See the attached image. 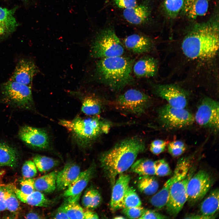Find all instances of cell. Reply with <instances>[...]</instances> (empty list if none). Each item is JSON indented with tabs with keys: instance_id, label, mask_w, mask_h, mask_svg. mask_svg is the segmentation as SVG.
I'll return each mask as SVG.
<instances>
[{
	"instance_id": "obj_1",
	"label": "cell",
	"mask_w": 219,
	"mask_h": 219,
	"mask_svg": "<svg viewBox=\"0 0 219 219\" xmlns=\"http://www.w3.org/2000/svg\"><path fill=\"white\" fill-rule=\"evenodd\" d=\"M219 44L218 20L212 19L195 25L183 39L181 49L189 59L207 61L216 56Z\"/></svg>"
},
{
	"instance_id": "obj_2",
	"label": "cell",
	"mask_w": 219,
	"mask_h": 219,
	"mask_svg": "<svg viewBox=\"0 0 219 219\" xmlns=\"http://www.w3.org/2000/svg\"><path fill=\"white\" fill-rule=\"evenodd\" d=\"M145 148L143 139L135 136L121 140L101 154L99 158L101 167L112 186L117 176L130 168Z\"/></svg>"
},
{
	"instance_id": "obj_3",
	"label": "cell",
	"mask_w": 219,
	"mask_h": 219,
	"mask_svg": "<svg viewBox=\"0 0 219 219\" xmlns=\"http://www.w3.org/2000/svg\"><path fill=\"white\" fill-rule=\"evenodd\" d=\"M134 60L122 56L99 59L95 75L102 84L118 90L131 83Z\"/></svg>"
},
{
	"instance_id": "obj_4",
	"label": "cell",
	"mask_w": 219,
	"mask_h": 219,
	"mask_svg": "<svg viewBox=\"0 0 219 219\" xmlns=\"http://www.w3.org/2000/svg\"><path fill=\"white\" fill-rule=\"evenodd\" d=\"M59 123L71 133L82 147L87 146L101 134L108 133L110 127L109 122L97 117L61 120Z\"/></svg>"
},
{
	"instance_id": "obj_5",
	"label": "cell",
	"mask_w": 219,
	"mask_h": 219,
	"mask_svg": "<svg viewBox=\"0 0 219 219\" xmlns=\"http://www.w3.org/2000/svg\"><path fill=\"white\" fill-rule=\"evenodd\" d=\"M124 52L123 45L111 28L102 30L96 35L91 47V55L97 58L122 56Z\"/></svg>"
},
{
	"instance_id": "obj_6",
	"label": "cell",
	"mask_w": 219,
	"mask_h": 219,
	"mask_svg": "<svg viewBox=\"0 0 219 219\" xmlns=\"http://www.w3.org/2000/svg\"><path fill=\"white\" fill-rule=\"evenodd\" d=\"M2 100L15 107L32 110L34 106L31 86L9 80L0 86Z\"/></svg>"
},
{
	"instance_id": "obj_7",
	"label": "cell",
	"mask_w": 219,
	"mask_h": 219,
	"mask_svg": "<svg viewBox=\"0 0 219 219\" xmlns=\"http://www.w3.org/2000/svg\"><path fill=\"white\" fill-rule=\"evenodd\" d=\"M158 114L160 123L168 129L183 128L192 124L195 121L194 116L185 108L175 107L168 104L159 109Z\"/></svg>"
},
{
	"instance_id": "obj_8",
	"label": "cell",
	"mask_w": 219,
	"mask_h": 219,
	"mask_svg": "<svg viewBox=\"0 0 219 219\" xmlns=\"http://www.w3.org/2000/svg\"><path fill=\"white\" fill-rule=\"evenodd\" d=\"M191 157H183L177 162L172 176L168 180L162 189L151 199L150 202L154 207L161 208L165 206L169 191L172 186L176 182L185 177L190 168Z\"/></svg>"
},
{
	"instance_id": "obj_9",
	"label": "cell",
	"mask_w": 219,
	"mask_h": 219,
	"mask_svg": "<svg viewBox=\"0 0 219 219\" xmlns=\"http://www.w3.org/2000/svg\"><path fill=\"white\" fill-rule=\"evenodd\" d=\"M194 171L193 169H190L185 177L175 183L171 187L165 206L166 211L170 216L176 217L187 201V186L194 174Z\"/></svg>"
},
{
	"instance_id": "obj_10",
	"label": "cell",
	"mask_w": 219,
	"mask_h": 219,
	"mask_svg": "<svg viewBox=\"0 0 219 219\" xmlns=\"http://www.w3.org/2000/svg\"><path fill=\"white\" fill-rule=\"evenodd\" d=\"M150 99L139 90L131 89L120 95L116 103L121 109L136 115L144 113L148 107Z\"/></svg>"
},
{
	"instance_id": "obj_11",
	"label": "cell",
	"mask_w": 219,
	"mask_h": 219,
	"mask_svg": "<svg viewBox=\"0 0 219 219\" xmlns=\"http://www.w3.org/2000/svg\"><path fill=\"white\" fill-rule=\"evenodd\" d=\"M194 120L199 125L217 131L219 129V105L209 97L202 99L198 106Z\"/></svg>"
},
{
	"instance_id": "obj_12",
	"label": "cell",
	"mask_w": 219,
	"mask_h": 219,
	"mask_svg": "<svg viewBox=\"0 0 219 219\" xmlns=\"http://www.w3.org/2000/svg\"><path fill=\"white\" fill-rule=\"evenodd\" d=\"M213 180L206 171H199L192 176L186 187L187 201L193 205L202 199L213 183Z\"/></svg>"
},
{
	"instance_id": "obj_13",
	"label": "cell",
	"mask_w": 219,
	"mask_h": 219,
	"mask_svg": "<svg viewBox=\"0 0 219 219\" xmlns=\"http://www.w3.org/2000/svg\"><path fill=\"white\" fill-rule=\"evenodd\" d=\"M18 135L23 142L32 148L42 150L49 147V136L43 129L24 125L20 128Z\"/></svg>"
},
{
	"instance_id": "obj_14",
	"label": "cell",
	"mask_w": 219,
	"mask_h": 219,
	"mask_svg": "<svg viewBox=\"0 0 219 219\" xmlns=\"http://www.w3.org/2000/svg\"><path fill=\"white\" fill-rule=\"evenodd\" d=\"M153 88L156 95L171 106L185 108L188 103L187 94L181 88L173 84H155Z\"/></svg>"
},
{
	"instance_id": "obj_15",
	"label": "cell",
	"mask_w": 219,
	"mask_h": 219,
	"mask_svg": "<svg viewBox=\"0 0 219 219\" xmlns=\"http://www.w3.org/2000/svg\"><path fill=\"white\" fill-rule=\"evenodd\" d=\"M39 71L33 61L29 58H22L17 62L10 79L31 86L33 77Z\"/></svg>"
},
{
	"instance_id": "obj_16",
	"label": "cell",
	"mask_w": 219,
	"mask_h": 219,
	"mask_svg": "<svg viewBox=\"0 0 219 219\" xmlns=\"http://www.w3.org/2000/svg\"><path fill=\"white\" fill-rule=\"evenodd\" d=\"M96 169L95 164L93 162L86 170L80 172L66 189L63 196L66 198L80 196L82 191L93 177Z\"/></svg>"
},
{
	"instance_id": "obj_17",
	"label": "cell",
	"mask_w": 219,
	"mask_h": 219,
	"mask_svg": "<svg viewBox=\"0 0 219 219\" xmlns=\"http://www.w3.org/2000/svg\"><path fill=\"white\" fill-rule=\"evenodd\" d=\"M130 177L128 175L120 174L117 179L113 186L110 203L113 210L122 208L125 193L129 187Z\"/></svg>"
},
{
	"instance_id": "obj_18",
	"label": "cell",
	"mask_w": 219,
	"mask_h": 219,
	"mask_svg": "<svg viewBox=\"0 0 219 219\" xmlns=\"http://www.w3.org/2000/svg\"><path fill=\"white\" fill-rule=\"evenodd\" d=\"M16 9L0 7V41L12 34L18 26L14 16Z\"/></svg>"
},
{
	"instance_id": "obj_19",
	"label": "cell",
	"mask_w": 219,
	"mask_h": 219,
	"mask_svg": "<svg viewBox=\"0 0 219 219\" xmlns=\"http://www.w3.org/2000/svg\"><path fill=\"white\" fill-rule=\"evenodd\" d=\"M124 43L128 50L137 54L149 52L153 47V43L148 37L137 34H133L126 37Z\"/></svg>"
},
{
	"instance_id": "obj_20",
	"label": "cell",
	"mask_w": 219,
	"mask_h": 219,
	"mask_svg": "<svg viewBox=\"0 0 219 219\" xmlns=\"http://www.w3.org/2000/svg\"><path fill=\"white\" fill-rule=\"evenodd\" d=\"M80 172V167L77 164L71 162L67 163L57 173L56 188L58 191L66 189Z\"/></svg>"
},
{
	"instance_id": "obj_21",
	"label": "cell",
	"mask_w": 219,
	"mask_h": 219,
	"mask_svg": "<svg viewBox=\"0 0 219 219\" xmlns=\"http://www.w3.org/2000/svg\"><path fill=\"white\" fill-rule=\"evenodd\" d=\"M133 70L138 78H149L156 75L158 71V63L153 57L145 56L139 59L133 64Z\"/></svg>"
},
{
	"instance_id": "obj_22",
	"label": "cell",
	"mask_w": 219,
	"mask_h": 219,
	"mask_svg": "<svg viewBox=\"0 0 219 219\" xmlns=\"http://www.w3.org/2000/svg\"><path fill=\"white\" fill-rule=\"evenodd\" d=\"M210 0H185L181 12L187 18L194 19L207 13Z\"/></svg>"
},
{
	"instance_id": "obj_23",
	"label": "cell",
	"mask_w": 219,
	"mask_h": 219,
	"mask_svg": "<svg viewBox=\"0 0 219 219\" xmlns=\"http://www.w3.org/2000/svg\"><path fill=\"white\" fill-rule=\"evenodd\" d=\"M14 192L19 200L28 205L40 207H47L52 204L53 201L45 197L41 192L34 191L32 193L27 194L12 185Z\"/></svg>"
},
{
	"instance_id": "obj_24",
	"label": "cell",
	"mask_w": 219,
	"mask_h": 219,
	"mask_svg": "<svg viewBox=\"0 0 219 219\" xmlns=\"http://www.w3.org/2000/svg\"><path fill=\"white\" fill-rule=\"evenodd\" d=\"M149 15V9L144 4L137 5L133 7L124 9L123 12V17L128 22L136 25L146 22Z\"/></svg>"
},
{
	"instance_id": "obj_25",
	"label": "cell",
	"mask_w": 219,
	"mask_h": 219,
	"mask_svg": "<svg viewBox=\"0 0 219 219\" xmlns=\"http://www.w3.org/2000/svg\"><path fill=\"white\" fill-rule=\"evenodd\" d=\"M218 209L219 189L216 188L211 191L201 203L200 211L203 215L214 218Z\"/></svg>"
},
{
	"instance_id": "obj_26",
	"label": "cell",
	"mask_w": 219,
	"mask_h": 219,
	"mask_svg": "<svg viewBox=\"0 0 219 219\" xmlns=\"http://www.w3.org/2000/svg\"><path fill=\"white\" fill-rule=\"evenodd\" d=\"M57 171H53L35 180V189L46 193L53 192L56 188Z\"/></svg>"
},
{
	"instance_id": "obj_27",
	"label": "cell",
	"mask_w": 219,
	"mask_h": 219,
	"mask_svg": "<svg viewBox=\"0 0 219 219\" xmlns=\"http://www.w3.org/2000/svg\"><path fill=\"white\" fill-rule=\"evenodd\" d=\"M18 154L13 147L0 142V166L15 167L17 164Z\"/></svg>"
},
{
	"instance_id": "obj_28",
	"label": "cell",
	"mask_w": 219,
	"mask_h": 219,
	"mask_svg": "<svg viewBox=\"0 0 219 219\" xmlns=\"http://www.w3.org/2000/svg\"><path fill=\"white\" fill-rule=\"evenodd\" d=\"M80 196L66 198L62 204L69 219H84L85 210L78 203Z\"/></svg>"
},
{
	"instance_id": "obj_29",
	"label": "cell",
	"mask_w": 219,
	"mask_h": 219,
	"mask_svg": "<svg viewBox=\"0 0 219 219\" xmlns=\"http://www.w3.org/2000/svg\"><path fill=\"white\" fill-rule=\"evenodd\" d=\"M130 171L142 176L155 175L154 162L147 159H141L134 163Z\"/></svg>"
},
{
	"instance_id": "obj_30",
	"label": "cell",
	"mask_w": 219,
	"mask_h": 219,
	"mask_svg": "<svg viewBox=\"0 0 219 219\" xmlns=\"http://www.w3.org/2000/svg\"><path fill=\"white\" fill-rule=\"evenodd\" d=\"M101 110V103L98 99L91 96L84 97L81 107L83 113L88 115H95L99 114Z\"/></svg>"
},
{
	"instance_id": "obj_31",
	"label": "cell",
	"mask_w": 219,
	"mask_h": 219,
	"mask_svg": "<svg viewBox=\"0 0 219 219\" xmlns=\"http://www.w3.org/2000/svg\"><path fill=\"white\" fill-rule=\"evenodd\" d=\"M137 186L139 190L147 195L155 194L159 187L158 181L151 176H141L138 180Z\"/></svg>"
},
{
	"instance_id": "obj_32",
	"label": "cell",
	"mask_w": 219,
	"mask_h": 219,
	"mask_svg": "<svg viewBox=\"0 0 219 219\" xmlns=\"http://www.w3.org/2000/svg\"><path fill=\"white\" fill-rule=\"evenodd\" d=\"M4 201L6 209L9 211L15 213L19 208L20 203L12 188V185L3 186Z\"/></svg>"
},
{
	"instance_id": "obj_33",
	"label": "cell",
	"mask_w": 219,
	"mask_h": 219,
	"mask_svg": "<svg viewBox=\"0 0 219 219\" xmlns=\"http://www.w3.org/2000/svg\"><path fill=\"white\" fill-rule=\"evenodd\" d=\"M33 160L36 167L41 172L48 171L59 163V161L55 159L39 155L34 156Z\"/></svg>"
},
{
	"instance_id": "obj_34",
	"label": "cell",
	"mask_w": 219,
	"mask_h": 219,
	"mask_svg": "<svg viewBox=\"0 0 219 219\" xmlns=\"http://www.w3.org/2000/svg\"><path fill=\"white\" fill-rule=\"evenodd\" d=\"M185 0H165L164 8L165 13L170 18L176 17L181 12Z\"/></svg>"
},
{
	"instance_id": "obj_35",
	"label": "cell",
	"mask_w": 219,
	"mask_h": 219,
	"mask_svg": "<svg viewBox=\"0 0 219 219\" xmlns=\"http://www.w3.org/2000/svg\"><path fill=\"white\" fill-rule=\"evenodd\" d=\"M140 198L134 189L129 186L123 198L122 208L141 206Z\"/></svg>"
},
{
	"instance_id": "obj_36",
	"label": "cell",
	"mask_w": 219,
	"mask_h": 219,
	"mask_svg": "<svg viewBox=\"0 0 219 219\" xmlns=\"http://www.w3.org/2000/svg\"><path fill=\"white\" fill-rule=\"evenodd\" d=\"M155 175L159 176H164L170 175L172 171L168 163L162 159L154 162Z\"/></svg>"
},
{
	"instance_id": "obj_37",
	"label": "cell",
	"mask_w": 219,
	"mask_h": 219,
	"mask_svg": "<svg viewBox=\"0 0 219 219\" xmlns=\"http://www.w3.org/2000/svg\"><path fill=\"white\" fill-rule=\"evenodd\" d=\"M22 172L24 178H32L36 176L37 171L33 162L30 160L25 162L22 166Z\"/></svg>"
},
{
	"instance_id": "obj_38",
	"label": "cell",
	"mask_w": 219,
	"mask_h": 219,
	"mask_svg": "<svg viewBox=\"0 0 219 219\" xmlns=\"http://www.w3.org/2000/svg\"><path fill=\"white\" fill-rule=\"evenodd\" d=\"M145 209L141 206L124 208L123 212L128 218H139L142 215Z\"/></svg>"
},
{
	"instance_id": "obj_39",
	"label": "cell",
	"mask_w": 219,
	"mask_h": 219,
	"mask_svg": "<svg viewBox=\"0 0 219 219\" xmlns=\"http://www.w3.org/2000/svg\"><path fill=\"white\" fill-rule=\"evenodd\" d=\"M33 178H23L20 180V189L23 193L29 194L35 191L34 182Z\"/></svg>"
},
{
	"instance_id": "obj_40",
	"label": "cell",
	"mask_w": 219,
	"mask_h": 219,
	"mask_svg": "<svg viewBox=\"0 0 219 219\" xmlns=\"http://www.w3.org/2000/svg\"><path fill=\"white\" fill-rule=\"evenodd\" d=\"M170 217L154 210H145L139 219H169Z\"/></svg>"
},
{
	"instance_id": "obj_41",
	"label": "cell",
	"mask_w": 219,
	"mask_h": 219,
	"mask_svg": "<svg viewBox=\"0 0 219 219\" xmlns=\"http://www.w3.org/2000/svg\"><path fill=\"white\" fill-rule=\"evenodd\" d=\"M118 8L124 9L130 8L137 5L136 0H113Z\"/></svg>"
},
{
	"instance_id": "obj_42",
	"label": "cell",
	"mask_w": 219,
	"mask_h": 219,
	"mask_svg": "<svg viewBox=\"0 0 219 219\" xmlns=\"http://www.w3.org/2000/svg\"><path fill=\"white\" fill-rule=\"evenodd\" d=\"M93 189H90L87 190L83 196L82 203L86 208H90L92 199Z\"/></svg>"
},
{
	"instance_id": "obj_43",
	"label": "cell",
	"mask_w": 219,
	"mask_h": 219,
	"mask_svg": "<svg viewBox=\"0 0 219 219\" xmlns=\"http://www.w3.org/2000/svg\"><path fill=\"white\" fill-rule=\"evenodd\" d=\"M102 201L101 195L98 190L93 189L92 201L90 208L94 209L97 207L100 204Z\"/></svg>"
},
{
	"instance_id": "obj_44",
	"label": "cell",
	"mask_w": 219,
	"mask_h": 219,
	"mask_svg": "<svg viewBox=\"0 0 219 219\" xmlns=\"http://www.w3.org/2000/svg\"><path fill=\"white\" fill-rule=\"evenodd\" d=\"M54 219H69L62 205L52 214Z\"/></svg>"
},
{
	"instance_id": "obj_45",
	"label": "cell",
	"mask_w": 219,
	"mask_h": 219,
	"mask_svg": "<svg viewBox=\"0 0 219 219\" xmlns=\"http://www.w3.org/2000/svg\"><path fill=\"white\" fill-rule=\"evenodd\" d=\"M186 149L185 148L172 147L168 146L169 153L172 156L177 157L182 154Z\"/></svg>"
},
{
	"instance_id": "obj_46",
	"label": "cell",
	"mask_w": 219,
	"mask_h": 219,
	"mask_svg": "<svg viewBox=\"0 0 219 219\" xmlns=\"http://www.w3.org/2000/svg\"><path fill=\"white\" fill-rule=\"evenodd\" d=\"M6 209L3 186H0V211H4Z\"/></svg>"
},
{
	"instance_id": "obj_47",
	"label": "cell",
	"mask_w": 219,
	"mask_h": 219,
	"mask_svg": "<svg viewBox=\"0 0 219 219\" xmlns=\"http://www.w3.org/2000/svg\"><path fill=\"white\" fill-rule=\"evenodd\" d=\"M99 218V217L97 214L92 211L87 210H85L84 213V219H95Z\"/></svg>"
},
{
	"instance_id": "obj_48",
	"label": "cell",
	"mask_w": 219,
	"mask_h": 219,
	"mask_svg": "<svg viewBox=\"0 0 219 219\" xmlns=\"http://www.w3.org/2000/svg\"><path fill=\"white\" fill-rule=\"evenodd\" d=\"M165 147L166 146H150V150L153 154L155 155H158L162 152L165 151Z\"/></svg>"
},
{
	"instance_id": "obj_49",
	"label": "cell",
	"mask_w": 219,
	"mask_h": 219,
	"mask_svg": "<svg viewBox=\"0 0 219 219\" xmlns=\"http://www.w3.org/2000/svg\"><path fill=\"white\" fill-rule=\"evenodd\" d=\"M25 217L26 219H41L44 218L38 213L33 211L28 212L26 214Z\"/></svg>"
},
{
	"instance_id": "obj_50",
	"label": "cell",
	"mask_w": 219,
	"mask_h": 219,
	"mask_svg": "<svg viewBox=\"0 0 219 219\" xmlns=\"http://www.w3.org/2000/svg\"><path fill=\"white\" fill-rule=\"evenodd\" d=\"M185 219H211V218L200 214H190L185 217Z\"/></svg>"
},
{
	"instance_id": "obj_51",
	"label": "cell",
	"mask_w": 219,
	"mask_h": 219,
	"mask_svg": "<svg viewBox=\"0 0 219 219\" xmlns=\"http://www.w3.org/2000/svg\"><path fill=\"white\" fill-rule=\"evenodd\" d=\"M169 147L180 148H185L186 146L184 143L180 141H176L170 142Z\"/></svg>"
},
{
	"instance_id": "obj_52",
	"label": "cell",
	"mask_w": 219,
	"mask_h": 219,
	"mask_svg": "<svg viewBox=\"0 0 219 219\" xmlns=\"http://www.w3.org/2000/svg\"><path fill=\"white\" fill-rule=\"evenodd\" d=\"M150 146H166V142L163 140L156 139L152 142Z\"/></svg>"
},
{
	"instance_id": "obj_53",
	"label": "cell",
	"mask_w": 219,
	"mask_h": 219,
	"mask_svg": "<svg viewBox=\"0 0 219 219\" xmlns=\"http://www.w3.org/2000/svg\"><path fill=\"white\" fill-rule=\"evenodd\" d=\"M114 218L116 219H125V218L123 216H116V217H115Z\"/></svg>"
}]
</instances>
